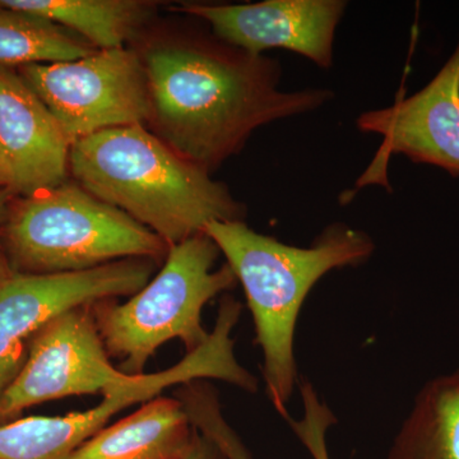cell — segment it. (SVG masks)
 I'll return each mask as SVG.
<instances>
[{
    "mask_svg": "<svg viewBox=\"0 0 459 459\" xmlns=\"http://www.w3.org/2000/svg\"><path fill=\"white\" fill-rule=\"evenodd\" d=\"M142 62L150 123L169 147L207 172L240 151L259 126L314 110L333 98L323 89L280 91L276 60L225 41L162 45Z\"/></svg>",
    "mask_w": 459,
    "mask_h": 459,
    "instance_id": "cell-1",
    "label": "cell"
},
{
    "mask_svg": "<svg viewBox=\"0 0 459 459\" xmlns=\"http://www.w3.org/2000/svg\"><path fill=\"white\" fill-rule=\"evenodd\" d=\"M69 169L82 189L146 226L169 247L210 222L243 221V205L210 172L184 159L142 124L74 142Z\"/></svg>",
    "mask_w": 459,
    "mask_h": 459,
    "instance_id": "cell-2",
    "label": "cell"
},
{
    "mask_svg": "<svg viewBox=\"0 0 459 459\" xmlns=\"http://www.w3.org/2000/svg\"><path fill=\"white\" fill-rule=\"evenodd\" d=\"M204 232L244 287L268 397L285 418L298 377L294 337L305 299L328 272L368 261L373 240L343 223L329 226L310 247L287 246L244 221L210 222Z\"/></svg>",
    "mask_w": 459,
    "mask_h": 459,
    "instance_id": "cell-3",
    "label": "cell"
},
{
    "mask_svg": "<svg viewBox=\"0 0 459 459\" xmlns=\"http://www.w3.org/2000/svg\"><path fill=\"white\" fill-rule=\"evenodd\" d=\"M2 238L11 271L32 274L87 271L124 259L159 264L170 250L146 226L74 186L20 202Z\"/></svg>",
    "mask_w": 459,
    "mask_h": 459,
    "instance_id": "cell-4",
    "label": "cell"
},
{
    "mask_svg": "<svg viewBox=\"0 0 459 459\" xmlns=\"http://www.w3.org/2000/svg\"><path fill=\"white\" fill-rule=\"evenodd\" d=\"M220 255L202 232L171 247L162 270L128 301L108 299L91 307L102 342L124 374L143 376L148 360L169 341H181L186 353L208 342L204 307L238 282L228 263L214 270Z\"/></svg>",
    "mask_w": 459,
    "mask_h": 459,
    "instance_id": "cell-5",
    "label": "cell"
},
{
    "mask_svg": "<svg viewBox=\"0 0 459 459\" xmlns=\"http://www.w3.org/2000/svg\"><path fill=\"white\" fill-rule=\"evenodd\" d=\"M20 72L71 143L150 122L146 72L142 57L131 50H96L72 62L21 66Z\"/></svg>",
    "mask_w": 459,
    "mask_h": 459,
    "instance_id": "cell-6",
    "label": "cell"
},
{
    "mask_svg": "<svg viewBox=\"0 0 459 459\" xmlns=\"http://www.w3.org/2000/svg\"><path fill=\"white\" fill-rule=\"evenodd\" d=\"M155 262L124 259L92 270L0 277V394L27 360L36 332L54 316L120 296L137 294L151 281Z\"/></svg>",
    "mask_w": 459,
    "mask_h": 459,
    "instance_id": "cell-7",
    "label": "cell"
},
{
    "mask_svg": "<svg viewBox=\"0 0 459 459\" xmlns=\"http://www.w3.org/2000/svg\"><path fill=\"white\" fill-rule=\"evenodd\" d=\"M92 305L66 310L36 332L25 365L0 394V425L14 421L36 404L104 394L140 377L124 374L111 364Z\"/></svg>",
    "mask_w": 459,
    "mask_h": 459,
    "instance_id": "cell-8",
    "label": "cell"
},
{
    "mask_svg": "<svg viewBox=\"0 0 459 459\" xmlns=\"http://www.w3.org/2000/svg\"><path fill=\"white\" fill-rule=\"evenodd\" d=\"M228 369L221 346L210 341L197 351L186 353L170 369L143 374L129 385L107 392L95 409L56 418L32 416L0 425V459H65L131 404L153 400L169 386L190 380H222Z\"/></svg>",
    "mask_w": 459,
    "mask_h": 459,
    "instance_id": "cell-9",
    "label": "cell"
},
{
    "mask_svg": "<svg viewBox=\"0 0 459 459\" xmlns=\"http://www.w3.org/2000/svg\"><path fill=\"white\" fill-rule=\"evenodd\" d=\"M346 7L343 0H264L237 5L192 3L179 11L210 23L220 40L247 53L291 50L327 69L333 62L334 33Z\"/></svg>",
    "mask_w": 459,
    "mask_h": 459,
    "instance_id": "cell-10",
    "label": "cell"
},
{
    "mask_svg": "<svg viewBox=\"0 0 459 459\" xmlns=\"http://www.w3.org/2000/svg\"><path fill=\"white\" fill-rule=\"evenodd\" d=\"M362 132L382 135L376 160L361 181L395 153L419 164L439 166L459 177V41L430 83L392 107L370 110L356 120Z\"/></svg>",
    "mask_w": 459,
    "mask_h": 459,
    "instance_id": "cell-11",
    "label": "cell"
},
{
    "mask_svg": "<svg viewBox=\"0 0 459 459\" xmlns=\"http://www.w3.org/2000/svg\"><path fill=\"white\" fill-rule=\"evenodd\" d=\"M71 141L21 75L0 65V156L12 192L33 195L62 186Z\"/></svg>",
    "mask_w": 459,
    "mask_h": 459,
    "instance_id": "cell-12",
    "label": "cell"
},
{
    "mask_svg": "<svg viewBox=\"0 0 459 459\" xmlns=\"http://www.w3.org/2000/svg\"><path fill=\"white\" fill-rule=\"evenodd\" d=\"M195 433L183 403L159 395L101 429L65 459H184Z\"/></svg>",
    "mask_w": 459,
    "mask_h": 459,
    "instance_id": "cell-13",
    "label": "cell"
},
{
    "mask_svg": "<svg viewBox=\"0 0 459 459\" xmlns=\"http://www.w3.org/2000/svg\"><path fill=\"white\" fill-rule=\"evenodd\" d=\"M0 7L44 18L72 30L100 50L120 49L152 16L143 0H0Z\"/></svg>",
    "mask_w": 459,
    "mask_h": 459,
    "instance_id": "cell-14",
    "label": "cell"
},
{
    "mask_svg": "<svg viewBox=\"0 0 459 459\" xmlns=\"http://www.w3.org/2000/svg\"><path fill=\"white\" fill-rule=\"evenodd\" d=\"M388 459H459V369L420 391Z\"/></svg>",
    "mask_w": 459,
    "mask_h": 459,
    "instance_id": "cell-15",
    "label": "cell"
},
{
    "mask_svg": "<svg viewBox=\"0 0 459 459\" xmlns=\"http://www.w3.org/2000/svg\"><path fill=\"white\" fill-rule=\"evenodd\" d=\"M86 40L44 18L0 7V65L72 62L95 53Z\"/></svg>",
    "mask_w": 459,
    "mask_h": 459,
    "instance_id": "cell-16",
    "label": "cell"
},
{
    "mask_svg": "<svg viewBox=\"0 0 459 459\" xmlns=\"http://www.w3.org/2000/svg\"><path fill=\"white\" fill-rule=\"evenodd\" d=\"M300 394L304 404L303 419L295 421L286 416L287 421L313 459H331L327 448V431L336 424V418L327 404L319 400L313 385L305 379L300 385Z\"/></svg>",
    "mask_w": 459,
    "mask_h": 459,
    "instance_id": "cell-17",
    "label": "cell"
},
{
    "mask_svg": "<svg viewBox=\"0 0 459 459\" xmlns=\"http://www.w3.org/2000/svg\"><path fill=\"white\" fill-rule=\"evenodd\" d=\"M184 459H228L220 446L208 435L195 428L192 448Z\"/></svg>",
    "mask_w": 459,
    "mask_h": 459,
    "instance_id": "cell-18",
    "label": "cell"
},
{
    "mask_svg": "<svg viewBox=\"0 0 459 459\" xmlns=\"http://www.w3.org/2000/svg\"><path fill=\"white\" fill-rule=\"evenodd\" d=\"M0 189L11 190V175H9L7 165L3 161L2 156H0Z\"/></svg>",
    "mask_w": 459,
    "mask_h": 459,
    "instance_id": "cell-19",
    "label": "cell"
},
{
    "mask_svg": "<svg viewBox=\"0 0 459 459\" xmlns=\"http://www.w3.org/2000/svg\"><path fill=\"white\" fill-rule=\"evenodd\" d=\"M11 193L9 189H0V222L7 217V207Z\"/></svg>",
    "mask_w": 459,
    "mask_h": 459,
    "instance_id": "cell-20",
    "label": "cell"
},
{
    "mask_svg": "<svg viewBox=\"0 0 459 459\" xmlns=\"http://www.w3.org/2000/svg\"><path fill=\"white\" fill-rule=\"evenodd\" d=\"M9 271H11V268H9L7 259H5V255L0 250V277L4 276Z\"/></svg>",
    "mask_w": 459,
    "mask_h": 459,
    "instance_id": "cell-21",
    "label": "cell"
}]
</instances>
